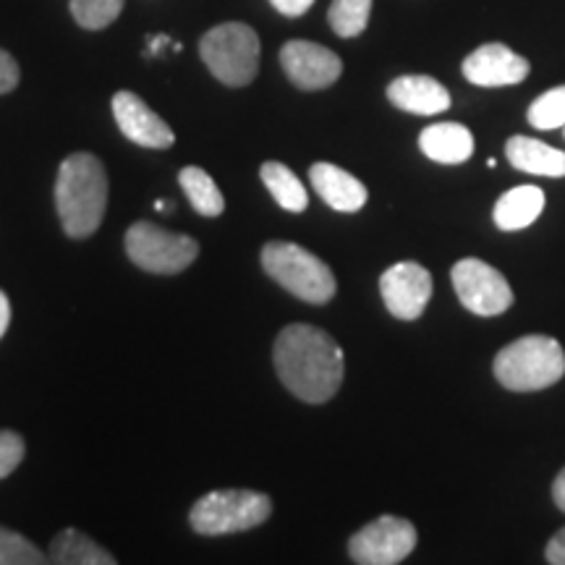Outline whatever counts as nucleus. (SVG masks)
I'll return each mask as SVG.
<instances>
[{"mask_svg": "<svg viewBox=\"0 0 565 565\" xmlns=\"http://www.w3.org/2000/svg\"><path fill=\"white\" fill-rule=\"evenodd\" d=\"M416 547V526L398 515H380L359 529L349 542V555L359 565H398Z\"/></svg>", "mask_w": 565, "mask_h": 565, "instance_id": "1a4fd4ad", "label": "nucleus"}, {"mask_svg": "<svg viewBox=\"0 0 565 565\" xmlns=\"http://www.w3.org/2000/svg\"><path fill=\"white\" fill-rule=\"evenodd\" d=\"M545 557H547V563H553V565H565V526L553 536V540L547 542Z\"/></svg>", "mask_w": 565, "mask_h": 565, "instance_id": "c85d7f7f", "label": "nucleus"}, {"mask_svg": "<svg viewBox=\"0 0 565 565\" xmlns=\"http://www.w3.org/2000/svg\"><path fill=\"white\" fill-rule=\"evenodd\" d=\"M273 364L280 383L303 404H328L343 383L345 359L333 335L315 324H286L275 338Z\"/></svg>", "mask_w": 565, "mask_h": 565, "instance_id": "f257e3e1", "label": "nucleus"}, {"mask_svg": "<svg viewBox=\"0 0 565 565\" xmlns=\"http://www.w3.org/2000/svg\"><path fill=\"white\" fill-rule=\"evenodd\" d=\"M280 66L294 87L320 92L333 87L343 74V61L330 47L309 40H291L280 47Z\"/></svg>", "mask_w": 565, "mask_h": 565, "instance_id": "9d476101", "label": "nucleus"}, {"mask_svg": "<svg viewBox=\"0 0 565 565\" xmlns=\"http://www.w3.org/2000/svg\"><path fill=\"white\" fill-rule=\"evenodd\" d=\"M494 377L505 391L534 393L555 385L565 374L563 345L550 335H524L494 356Z\"/></svg>", "mask_w": 565, "mask_h": 565, "instance_id": "7ed1b4c3", "label": "nucleus"}, {"mask_svg": "<svg viewBox=\"0 0 565 565\" xmlns=\"http://www.w3.org/2000/svg\"><path fill=\"white\" fill-rule=\"evenodd\" d=\"M55 210L68 238L82 242L103 225L108 210V173L92 152H74L55 179Z\"/></svg>", "mask_w": 565, "mask_h": 565, "instance_id": "f03ea898", "label": "nucleus"}, {"mask_svg": "<svg viewBox=\"0 0 565 565\" xmlns=\"http://www.w3.org/2000/svg\"><path fill=\"white\" fill-rule=\"evenodd\" d=\"M19 63L13 61L11 53H6L3 47H0V95H9L19 87Z\"/></svg>", "mask_w": 565, "mask_h": 565, "instance_id": "bb28decb", "label": "nucleus"}, {"mask_svg": "<svg viewBox=\"0 0 565 565\" xmlns=\"http://www.w3.org/2000/svg\"><path fill=\"white\" fill-rule=\"evenodd\" d=\"M547 196L540 186H532V183H524V186H515L511 192H505L500 196L498 204H494V225L500 231H521L529 228L536 217L545 212Z\"/></svg>", "mask_w": 565, "mask_h": 565, "instance_id": "a211bd4d", "label": "nucleus"}, {"mask_svg": "<svg viewBox=\"0 0 565 565\" xmlns=\"http://www.w3.org/2000/svg\"><path fill=\"white\" fill-rule=\"evenodd\" d=\"M372 17V0H333L328 11V21L338 38H359L366 30Z\"/></svg>", "mask_w": 565, "mask_h": 565, "instance_id": "4be33fe9", "label": "nucleus"}, {"mask_svg": "<svg viewBox=\"0 0 565 565\" xmlns=\"http://www.w3.org/2000/svg\"><path fill=\"white\" fill-rule=\"evenodd\" d=\"M9 324H11V301H9V296L0 291V338L6 335Z\"/></svg>", "mask_w": 565, "mask_h": 565, "instance_id": "c756f323", "label": "nucleus"}, {"mask_svg": "<svg viewBox=\"0 0 565 565\" xmlns=\"http://www.w3.org/2000/svg\"><path fill=\"white\" fill-rule=\"evenodd\" d=\"M47 557L58 565H116V557L79 529H63L55 534Z\"/></svg>", "mask_w": 565, "mask_h": 565, "instance_id": "6ab92c4d", "label": "nucleus"}, {"mask_svg": "<svg viewBox=\"0 0 565 565\" xmlns=\"http://www.w3.org/2000/svg\"><path fill=\"white\" fill-rule=\"evenodd\" d=\"M309 179L320 200L335 212H359L370 200L364 183L333 162H315Z\"/></svg>", "mask_w": 565, "mask_h": 565, "instance_id": "2eb2a0df", "label": "nucleus"}, {"mask_svg": "<svg viewBox=\"0 0 565 565\" xmlns=\"http://www.w3.org/2000/svg\"><path fill=\"white\" fill-rule=\"evenodd\" d=\"M529 124L540 131H553L565 126V84L561 87L547 89L545 95H540L529 105L526 110Z\"/></svg>", "mask_w": 565, "mask_h": 565, "instance_id": "b1692460", "label": "nucleus"}, {"mask_svg": "<svg viewBox=\"0 0 565 565\" xmlns=\"http://www.w3.org/2000/svg\"><path fill=\"white\" fill-rule=\"evenodd\" d=\"M529 68L532 66L524 55L513 53L503 42H487V45L477 47L475 53L466 55L461 66L466 82L487 89L521 84L529 76Z\"/></svg>", "mask_w": 565, "mask_h": 565, "instance_id": "ddd939ff", "label": "nucleus"}, {"mask_svg": "<svg viewBox=\"0 0 565 565\" xmlns=\"http://www.w3.org/2000/svg\"><path fill=\"white\" fill-rule=\"evenodd\" d=\"M553 500H555V505L565 513V469L555 477V482H553Z\"/></svg>", "mask_w": 565, "mask_h": 565, "instance_id": "7c9ffc66", "label": "nucleus"}, {"mask_svg": "<svg viewBox=\"0 0 565 565\" xmlns=\"http://www.w3.org/2000/svg\"><path fill=\"white\" fill-rule=\"evenodd\" d=\"M505 154L511 166L521 173L545 175V179H563L565 152L532 137H511L505 145Z\"/></svg>", "mask_w": 565, "mask_h": 565, "instance_id": "f3484780", "label": "nucleus"}, {"mask_svg": "<svg viewBox=\"0 0 565 565\" xmlns=\"http://www.w3.org/2000/svg\"><path fill=\"white\" fill-rule=\"evenodd\" d=\"M387 100L412 116H437L450 108V92L433 76L406 74L391 82Z\"/></svg>", "mask_w": 565, "mask_h": 565, "instance_id": "4468645a", "label": "nucleus"}, {"mask_svg": "<svg viewBox=\"0 0 565 565\" xmlns=\"http://www.w3.org/2000/svg\"><path fill=\"white\" fill-rule=\"evenodd\" d=\"M181 189L186 192L192 207L200 212L202 217H221L225 212V196L221 189L215 186V181L210 179L207 171L202 168L189 166L179 173Z\"/></svg>", "mask_w": 565, "mask_h": 565, "instance_id": "412c9836", "label": "nucleus"}, {"mask_svg": "<svg viewBox=\"0 0 565 565\" xmlns=\"http://www.w3.org/2000/svg\"><path fill=\"white\" fill-rule=\"evenodd\" d=\"M433 275L419 263H398L387 267L380 278V294L395 320H419L433 299Z\"/></svg>", "mask_w": 565, "mask_h": 565, "instance_id": "9b49d317", "label": "nucleus"}, {"mask_svg": "<svg viewBox=\"0 0 565 565\" xmlns=\"http://www.w3.org/2000/svg\"><path fill=\"white\" fill-rule=\"evenodd\" d=\"M259 175H263L267 192L273 194V200L280 204L286 212H299L307 210V189H303V183L299 175H296L291 168L282 166V162H265L263 168H259Z\"/></svg>", "mask_w": 565, "mask_h": 565, "instance_id": "aec40b11", "label": "nucleus"}, {"mask_svg": "<svg viewBox=\"0 0 565 565\" xmlns=\"http://www.w3.org/2000/svg\"><path fill=\"white\" fill-rule=\"evenodd\" d=\"M126 254L139 270L154 275L183 273L200 257V244L192 236L171 233L150 221H137L126 231Z\"/></svg>", "mask_w": 565, "mask_h": 565, "instance_id": "0eeeda50", "label": "nucleus"}, {"mask_svg": "<svg viewBox=\"0 0 565 565\" xmlns=\"http://www.w3.org/2000/svg\"><path fill=\"white\" fill-rule=\"evenodd\" d=\"M204 66L225 87H246L259 71V38L249 24H217L200 40Z\"/></svg>", "mask_w": 565, "mask_h": 565, "instance_id": "39448f33", "label": "nucleus"}, {"mask_svg": "<svg viewBox=\"0 0 565 565\" xmlns=\"http://www.w3.org/2000/svg\"><path fill=\"white\" fill-rule=\"evenodd\" d=\"M419 150L443 166H458L475 154V137L463 124H433L419 134Z\"/></svg>", "mask_w": 565, "mask_h": 565, "instance_id": "dca6fc26", "label": "nucleus"}, {"mask_svg": "<svg viewBox=\"0 0 565 565\" xmlns=\"http://www.w3.org/2000/svg\"><path fill=\"white\" fill-rule=\"evenodd\" d=\"M113 116L121 134L134 145L147 147V150H168L173 147L175 134L150 105L134 95L129 89H121L113 95Z\"/></svg>", "mask_w": 565, "mask_h": 565, "instance_id": "f8f14e48", "label": "nucleus"}, {"mask_svg": "<svg viewBox=\"0 0 565 565\" xmlns=\"http://www.w3.org/2000/svg\"><path fill=\"white\" fill-rule=\"evenodd\" d=\"M51 557L42 555L26 536L0 526V565H42Z\"/></svg>", "mask_w": 565, "mask_h": 565, "instance_id": "393cba45", "label": "nucleus"}, {"mask_svg": "<svg viewBox=\"0 0 565 565\" xmlns=\"http://www.w3.org/2000/svg\"><path fill=\"white\" fill-rule=\"evenodd\" d=\"M458 301L463 303L469 312L479 317H498L511 309L513 288L505 280V275L487 265L484 259L466 257L458 259L450 270Z\"/></svg>", "mask_w": 565, "mask_h": 565, "instance_id": "6e6552de", "label": "nucleus"}, {"mask_svg": "<svg viewBox=\"0 0 565 565\" xmlns=\"http://www.w3.org/2000/svg\"><path fill=\"white\" fill-rule=\"evenodd\" d=\"M263 267L278 286L307 303H328L338 291L328 263L299 244L270 242L263 249Z\"/></svg>", "mask_w": 565, "mask_h": 565, "instance_id": "20e7f679", "label": "nucleus"}, {"mask_svg": "<svg viewBox=\"0 0 565 565\" xmlns=\"http://www.w3.org/2000/svg\"><path fill=\"white\" fill-rule=\"evenodd\" d=\"M563 131H565V126H563Z\"/></svg>", "mask_w": 565, "mask_h": 565, "instance_id": "72a5a7b5", "label": "nucleus"}, {"mask_svg": "<svg viewBox=\"0 0 565 565\" xmlns=\"http://www.w3.org/2000/svg\"><path fill=\"white\" fill-rule=\"evenodd\" d=\"M168 45H173L168 34H154V38H150V51H147V55H160Z\"/></svg>", "mask_w": 565, "mask_h": 565, "instance_id": "2f4dec72", "label": "nucleus"}, {"mask_svg": "<svg viewBox=\"0 0 565 565\" xmlns=\"http://www.w3.org/2000/svg\"><path fill=\"white\" fill-rule=\"evenodd\" d=\"M71 17L89 32H100L121 17L124 0H71Z\"/></svg>", "mask_w": 565, "mask_h": 565, "instance_id": "5701e85b", "label": "nucleus"}, {"mask_svg": "<svg viewBox=\"0 0 565 565\" xmlns=\"http://www.w3.org/2000/svg\"><path fill=\"white\" fill-rule=\"evenodd\" d=\"M273 9L280 11L282 17H301L315 6V0H270Z\"/></svg>", "mask_w": 565, "mask_h": 565, "instance_id": "cd10ccee", "label": "nucleus"}, {"mask_svg": "<svg viewBox=\"0 0 565 565\" xmlns=\"http://www.w3.org/2000/svg\"><path fill=\"white\" fill-rule=\"evenodd\" d=\"M154 210H171V204H168V202H154Z\"/></svg>", "mask_w": 565, "mask_h": 565, "instance_id": "473e14b6", "label": "nucleus"}, {"mask_svg": "<svg viewBox=\"0 0 565 565\" xmlns=\"http://www.w3.org/2000/svg\"><path fill=\"white\" fill-rule=\"evenodd\" d=\"M24 437L11 433V429H0V479H6L17 471V466L24 461Z\"/></svg>", "mask_w": 565, "mask_h": 565, "instance_id": "a878e982", "label": "nucleus"}, {"mask_svg": "<svg viewBox=\"0 0 565 565\" xmlns=\"http://www.w3.org/2000/svg\"><path fill=\"white\" fill-rule=\"evenodd\" d=\"M273 503L257 490H215L200 498L189 513V524L202 536H223L263 526Z\"/></svg>", "mask_w": 565, "mask_h": 565, "instance_id": "423d86ee", "label": "nucleus"}]
</instances>
